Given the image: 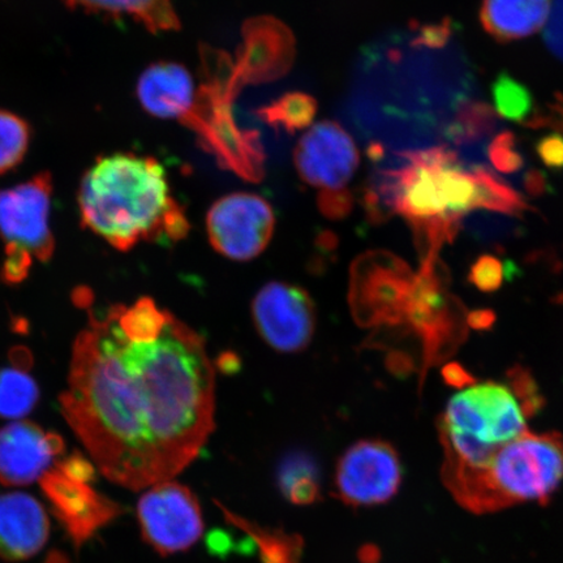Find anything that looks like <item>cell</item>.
I'll return each instance as SVG.
<instances>
[{
    "mask_svg": "<svg viewBox=\"0 0 563 563\" xmlns=\"http://www.w3.org/2000/svg\"><path fill=\"white\" fill-rule=\"evenodd\" d=\"M364 199L375 222L402 216L424 260L438 257L475 211L519 216L527 209L508 181L488 167L464 164L448 144L398 152L397 164L377 172Z\"/></svg>",
    "mask_w": 563,
    "mask_h": 563,
    "instance_id": "cell-2",
    "label": "cell"
},
{
    "mask_svg": "<svg viewBox=\"0 0 563 563\" xmlns=\"http://www.w3.org/2000/svg\"><path fill=\"white\" fill-rule=\"evenodd\" d=\"M56 470H59L70 481L84 484L90 485L97 478V470L93 462H90L86 456L77 452L63 457V460L56 463Z\"/></svg>",
    "mask_w": 563,
    "mask_h": 563,
    "instance_id": "cell-30",
    "label": "cell"
},
{
    "mask_svg": "<svg viewBox=\"0 0 563 563\" xmlns=\"http://www.w3.org/2000/svg\"><path fill=\"white\" fill-rule=\"evenodd\" d=\"M514 216L496 213V211H475L466 218L473 221L464 220L462 228H466L473 232L478 241L487 242L493 245H499L516 235V224L510 221Z\"/></svg>",
    "mask_w": 563,
    "mask_h": 563,
    "instance_id": "cell-26",
    "label": "cell"
},
{
    "mask_svg": "<svg viewBox=\"0 0 563 563\" xmlns=\"http://www.w3.org/2000/svg\"><path fill=\"white\" fill-rule=\"evenodd\" d=\"M563 482V434L527 431L493 456L488 466L442 478L464 510L484 516L517 505H544Z\"/></svg>",
    "mask_w": 563,
    "mask_h": 563,
    "instance_id": "cell-4",
    "label": "cell"
},
{
    "mask_svg": "<svg viewBox=\"0 0 563 563\" xmlns=\"http://www.w3.org/2000/svg\"><path fill=\"white\" fill-rule=\"evenodd\" d=\"M539 410L511 384L464 387L449 400L439 421L445 454L441 478L488 466L499 450L528 431L527 419Z\"/></svg>",
    "mask_w": 563,
    "mask_h": 563,
    "instance_id": "cell-5",
    "label": "cell"
},
{
    "mask_svg": "<svg viewBox=\"0 0 563 563\" xmlns=\"http://www.w3.org/2000/svg\"><path fill=\"white\" fill-rule=\"evenodd\" d=\"M69 9L102 13L112 18L129 16L152 33L180 30L173 0H62Z\"/></svg>",
    "mask_w": 563,
    "mask_h": 563,
    "instance_id": "cell-19",
    "label": "cell"
},
{
    "mask_svg": "<svg viewBox=\"0 0 563 563\" xmlns=\"http://www.w3.org/2000/svg\"><path fill=\"white\" fill-rule=\"evenodd\" d=\"M33 256L18 246L5 245V258L0 277L7 285H18L30 276Z\"/></svg>",
    "mask_w": 563,
    "mask_h": 563,
    "instance_id": "cell-29",
    "label": "cell"
},
{
    "mask_svg": "<svg viewBox=\"0 0 563 563\" xmlns=\"http://www.w3.org/2000/svg\"><path fill=\"white\" fill-rule=\"evenodd\" d=\"M202 81L195 86L191 103L179 123L194 131L199 143L223 167L243 179L260 181L265 153L257 132L242 130L232 114L235 97L245 84L256 82L239 54L232 62L224 52L206 47L201 53Z\"/></svg>",
    "mask_w": 563,
    "mask_h": 563,
    "instance_id": "cell-6",
    "label": "cell"
},
{
    "mask_svg": "<svg viewBox=\"0 0 563 563\" xmlns=\"http://www.w3.org/2000/svg\"><path fill=\"white\" fill-rule=\"evenodd\" d=\"M38 399V386L25 371L0 369V418H25L34 410Z\"/></svg>",
    "mask_w": 563,
    "mask_h": 563,
    "instance_id": "cell-22",
    "label": "cell"
},
{
    "mask_svg": "<svg viewBox=\"0 0 563 563\" xmlns=\"http://www.w3.org/2000/svg\"><path fill=\"white\" fill-rule=\"evenodd\" d=\"M229 523L243 530L255 541L263 563H301L302 539L299 534L260 527L224 508Z\"/></svg>",
    "mask_w": 563,
    "mask_h": 563,
    "instance_id": "cell-20",
    "label": "cell"
},
{
    "mask_svg": "<svg viewBox=\"0 0 563 563\" xmlns=\"http://www.w3.org/2000/svg\"><path fill=\"white\" fill-rule=\"evenodd\" d=\"M11 362L13 368L18 369H30L32 365L31 352L24 347H15L11 351Z\"/></svg>",
    "mask_w": 563,
    "mask_h": 563,
    "instance_id": "cell-35",
    "label": "cell"
},
{
    "mask_svg": "<svg viewBox=\"0 0 563 563\" xmlns=\"http://www.w3.org/2000/svg\"><path fill=\"white\" fill-rule=\"evenodd\" d=\"M51 520L37 499L26 493L0 495V558L26 561L47 543Z\"/></svg>",
    "mask_w": 563,
    "mask_h": 563,
    "instance_id": "cell-16",
    "label": "cell"
},
{
    "mask_svg": "<svg viewBox=\"0 0 563 563\" xmlns=\"http://www.w3.org/2000/svg\"><path fill=\"white\" fill-rule=\"evenodd\" d=\"M276 227L273 208L264 197L236 192L217 200L208 211L209 242L232 262H250L269 245Z\"/></svg>",
    "mask_w": 563,
    "mask_h": 563,
    "instance_id": "cell-11",
    "label": "cell"
},
{
    "mask_svg": "<svg viewBox=\"0 0 563 563\" xmlns=\"http://www.w3.org/2000/svg\"><path fill=\"white\" fill-rule=\"evenodd\" d=\"M487 159L492 170L510 174L522 166V156L517 151L514 137L509 132L499 133L487 147Z\"/></svg>",
    "mask_w": 563,
    "mask_h": 563,
    "instance_id": "cell-27",
    "label": "cell"
},
{
    "mask_svg": "<svg viewBox=\"0 0 563 563\" xmlns=\"http://www.w3.org/2000/svg\"><path fill=\"white\" fill-rule=\"evenodd\" d=\"M294 164L302 181L317 191V203L330 220H342L352 206V179L361 165V154L350 133L340 123H316L298 141Z\"/></svg>",
    "mask_w": 563,
    "mask_h": 563,
    "instance_id": "cell-7",
    "label": "cell"
},
{
    "mask_svg": "<svg viewBox=\"0 0 563 563\" xmlns=\"http://www.w3.org/2000/svg\"><path fill=\"white\" fill-rule=\"evenodd\" d=\"M541 159L551 167L563 166V137L549 136L540 141L538 147Z\"/></svg>",
    "mask_w": 563,
    "mask_h": 563,
    "instance_id": "cell-32",
    "label": "cell"
},
{
    "mask_svg": "<svg viewBox=\"0 0 563 563\" xmlns=\"http://www.w3.org/2000/svg\"><path fill=\"white\" fill-rule=\"evenodd\" d=\"M31 125L11 111L0 110V174L12 172L26 156Z\"/></svg>",
    "mask_w": 563,
    "mask_h": 563,
    "instance_id": "cell-24",
    "label": "cell"
},
{
    "mask_svg": "<svg viewBox=\"0 0 563 563\" xmlns=\"http://www.w3.org/2000/svg\"><path fill=\"white\" fill-rule=\"evenodd\" d=\"M549 0H483L484 30L501 42L526 38L544 26Z\"/></svg>",
    "mask_w": 563,
    "mask_h": 563,
    "instance_id": "cell-18",
    "label": "cell"
},
{
    "mask_svg": "<svg viewBox=\"0 0 563 563\" xmlns=\"http://www.w3.org/2000/svg\"><path fill=\"white\" fill-rule=\"evenodd\" d=\"M402 477V463L389 442L358 441L336 463L334 496L355 509L384 505L397 496Z\"/></svg>",
    "mask_w": 563,
    "mask_h": 563,
    "instance_id": "cell-10",
    "label": "cell"
},
{
    "mask_svg": "<svg viewBox=\"0 0 563 563\" xmlns=\"http://www.w3.org/2000/svg\"><path fill=\"white\" fill-rule=\"evenodd\" d=\"M506 269L501 260L484 255L471 266L470 282L483 292H495L503 286Z\"/></svg>",
    "mask_w": 563,
    "mask_h": 563,
    "instance_id": "cell-28",
    "label": "cell"
},
{
    "mask_svg": "<svg viewBox=\"0 0 563 563\" xmlns=\"http://www.w3.org/2000/svg\"><path fill=\"white\" fill-rule=\"evenodd\" d=\"M196 80L189 70L174 62L147 67L137 81V100L147 114L179 122L192 100Z\"/></svg>",
    "mask_w": 563,
    "mask_h": 563,
    "instance_id": "cell-17",
    "label": "cell"
},
{
    "mask_svg": "<svg viewBox=\"0 0 563 563\" xmlns=\"http://www.w3.org/2000/svg\"><path fill=\"white\" fill-rule=\"evenodd\" d=\"M53 176L40 173L21 185L0 189V236L5 245L30 252L41 263L51 262L55 241L51 218Z\"/></svg>",
    "mask_w": 563,
    "mask_h": 563,
    "instance_id": "cell-12",
    "label": "cell"
},
{
    "mask_svg": "<svg viewBox=\"0 0 563 563\" xmlns=\"http://www.w3.org/2000/svg\"><path fill=\"white\" fill-rule=\"evenodd\" d=\"M77 201L82 227L121 252L143 242L168 245L188 235L185 210L156 158L133 153L97 158L82 176Z\"/></svg>",
    "mask_w": 563,
    "mask_h": 563,
    "instance_id": "cell-3",
    "label": "cell"
},
{
    "mask_svg": "<svg viewBox=\"0 0 563 563\" xmlns=\"http://www.w3.org/2000/svg\"><path fill=\"white\" fill-rule=\"evenodd\" d=\"M544 38L549 51L563 60V0H553Z\"/></svg>",
    "mask_w": 563,
    "mask_h": 563,
    "instance_id": "cell-31",
    "label": "cell"
},
{
    "mask_svg": "<svg viewBox=\"0 0 563 563\" xmlns=\"http://www.w3.org/2000/svg\"><path fill=\"white\" fill-rule=\"evenodd\" d=\"M495 321V314L489 311L473 312L467 314L468 327L475 329L489 328Z\"/></svg>",
    "mask_w": 563,
    "mask_h": 563,
    "instance_id": "cell-36",
    "label": "cell"
},
{
    "mask_svg": "<svg viewBox=\"0 0 563 563\" xmlns=\"http://www.w3.org/2000/svg\"><path fill=\"white\" fill-rule=\"evenodd\" d=\"M533 124L553 126L555 130L563 131V97H558V100L549 106V114L543 118L538 117Z\"/></svg>",
    "mask_w": 563,
    "mask_h": 563,
    "instance_id": "cell-34",
    "label": "cell"
},
{
    "mask_svg": "<svg viewBox=\"0 0 563 563\" xmlns=\"http://www.w3.org/2000/svg\"><path fill=\"white\" fill-rule=\"evenodd\" d=\"M279 484L288 501L295 505H312L320 499L317 468L306 455H292L282 464Z\"/></svg>",
    "mask_w": 563,
    "mask_h": 563,
    "instance_id": "cell-23",
    "label": "cell"
},
{
    "mask_svg": "<svg viewBox=\"0 0 563 563\" xmlns=\"http://www.w3.org/2000/svg\"><path fill=\"white\" fill-rule=\"evenodd\" d=\"M206 342L172 314L157 336L131 340L118 306L89 309L77 335L62 412L110 482L131 490L173 481L214 429Z\"/></svg>",
    "mask_w": 563,
    "mask_h": 563,
    "instance_id": "cell-1",
    "label": "cell"
},
{
    "mask_svg": "<svg viewBox=\"0 0 563 563\" xmlns=\"http://www.w3.org/2000/svg\"><path fill=\"white\" fill-rule=\"evenodd\" d=\"M316 112L317 102L312 96L292 91L260 108L256 114L274 129L294 133L312 125Z\"/></svg>",
    "mask_w": 563,
    "mask_h": 563,
    "instance_id": "cell-21",
    "label": "cell"
},
{
    "mask_svg": "<svg viewBox=\"0 0 563 563\" xmlns=\"http://www.w3.org/2000/svg\"><path fill=\"white\" fill-rule=\"evenodd\" d=\"M74 300L76 306L89 309L93 302V294L87 287H80L75 291Z\"/></svg>",
    "mask_w": 563,
    "mask_h": 563,
    "instance_id": "cell-37",
    "label": "cell"
},
{
    "mask_svg": "<svg viewBox=\"0 0 563 563\" xmlns=\"http://www.w3.org/2000/svg\"><path fill=\"white\" fill-rule=\"evenodd\" d=\"M40 482L55 518L77 548L123 514L121 505L89 484L70 481L59 470L47 471Z\"/></svg>",
    "mask_w": 563,
    "mask_h": 563,
    "instance_id": "cell-14",
    "label": "cell"
},
{
    "mask_svg": "<svg viewBox=\"0 0 563 563\" xmlns=\"http://www.w3.org/2000/svg\"><path fill=\"white\" fill-rule=\"evenodd\" d=\"M253 321L271 347L295 354L311 343L316 329L314 305L302 288L271 282L253 299Z\"/></svg>",
    "mask_w": 563,
    "mask_h": 563,
    "instance_id": "cell-13",
    "label": "cell"
},
{
    "mask_svg": "<svg viewBox=\"0 0 563 563\" xmlns=\"http://www.w3.org/2000/svg\"><path fill=\"white\" fill-rule=\"evenodd\" d=\"M63 452L60 435L46 433L32 421L12 422L0 429V483L23 487L41 481Z\"/></svg>",
    "mask_w": 563,
    "mask_h": 563,
    "instance_id": "cell-15",
    "label": "cell"
},
{
    "mask_svg": "<svg viewBox=\"0 0 563 563\" xmlns=\"http://www.w3.org/2000/svg\"><path fill=\"white\" fill-rule=\"evenodd\" d=\"M137 519L145 543L161 555L188 551L206 527L195 493L173 481L154 484L141 496Z\"/></svg>",
    "mask_w": 563,
    "mask_h": 563,
    "instance_id": "cell-9",
    "label": "cell"
},
{
    "mask_svg": "<svg viewBox=\"0 0 563 563\" xmlns=\"http://www.w3.org/2000/svg\"><path fill=\"white\" fill-rule=\"evenodd\" d=\"M493 97H495L499 115L520 122L531 114V95L508 75L498 77L495 87H493Z\"/></svg>",
    "mask_w": 563,
    "mask_h": 563,
    "instance_id": "cell-25",
    "label": "cell"
},
{
    "mask_svg": "<svg viewBox=\"0 0 563 563\" xmlns=\"http://www.w3.org/2000/svg\"><path fill=\"white\" fill-rule=\"evenodd\" d=\"M405 323L420 336L426 368L446 358L466 335L467 314L446 290L439 257L422 260L415 274Z\"/></svg>",
    "mask_w": 563,
    "mask_h": 563,
    "instance_id": "cell-8",
    "label": "cell"
},
{
    "mask_svg": "<svg viewBox=\"0 0 563 563\" xmlns=\"http://www.w3.org/2000/svg\"><path fill=\"white\" fill-rule=\"evenodd\" d=\"M443 378L446 379L449 385L456 387H467L474 385L475 379L471 377L470 373L457 364H448L442 371Z\"/></svg>",
    "mask_w": 563,
    "mask_h": 563,
    "instance_id": "cell-33",
    "label": "cell"
}]
</instances>
